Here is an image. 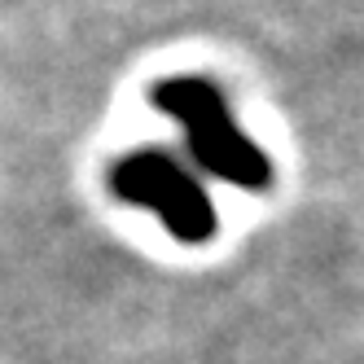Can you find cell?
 Wrapping results in <instances>:
<instances>
[{"mask_svg": "<svg viewBox=\"0 0 364 364\" xmlns=\"http://www.w3.org/2000/svg\"><path fill=\"white\" fill-rule=\"evenodd\" d=\"M110 189L123 202L149 206V211L163 220V228L180 242H206L215 232V211H211L206 189L171 159V154L154 149V145H145V149L114 163Z\"/></svg>", "mask_w": 364, "mask_h": 364, "instance_id": "obj_2", "label": "cell"}, {"mask_svg": "<svg viewBox=\"0 0 364 364\" xmlns=\"http://www.w3.org/2000/svg\"><path fill=\"white\" fill-rule=\"evenodd\" d=\"M154 106L185 127L189 154L206 171H215V176L232 180V185H242V189H268V180H272L268 159L237 132V123L228 119L224 92L211 80H202V75L163 80L154 88Z\"/></svg>", "mask_w": 364, "mask_h": 364, "instance_id": "obj_1", "label": "cell"}]
</instances>
